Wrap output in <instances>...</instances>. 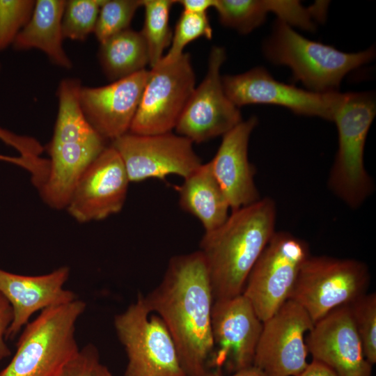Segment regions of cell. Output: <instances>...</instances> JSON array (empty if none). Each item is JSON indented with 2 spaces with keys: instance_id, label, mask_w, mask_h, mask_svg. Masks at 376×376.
<instances>
[{
  "instance_id": "9a60e30c",
  "label": "cell",
  "mask_w": 376,
  "mask_h": 376,
  "mask_svg": "<svg viewBox=\"0 0 376 376\" xmlns=\"http://www.w3.org/2000/svg\"><path fill=\"white\" fill-rule=\"evenodd\" d=\"M263 322L242 294L214 301L211 328L214 343L212 364L226 365L234 372L253 365Z\"/></svg>"
},
{
  "instance_id": "d6a6232c",
  "label": "cell",
  "mask_w": 376,
  "mask_h": 376,
  "mask_svg": "<svg viewBox=\"0 0 376 376\" xmlns=\"http://www.w3.org/2000/svg\"><path fill=\"white\" fill-rule=\"evenodd\" d=\"M13 318L12 307L0 293V361L11 355V350L6 343V336Z\"/></svg>"
},
{
  "instance_id": "8fae6325",
  "label": "cell",
  "mask_w": 376,
  "mask_h": 376,
  "mask_svg": "<svg viewBox=\"0 0 376 376\" xmlns=\"http://www.w3.org/2000/svg\"><path fill=\"white\" fill-rule=\"evenodd\" d=\"M313 324L300 305L288 299L263 322L253 365L267 376H299L308 364L304 335Z\"/></svg>"
},
{
  "instance_id": "7402d4cb",
  "label": "cell",
  "mask_w": 376,
  "mask_h": 376,
  "mask_svg": "<svg viewBox=\"0 0 376 376\" xmlns=\"http://www.w3.org/2000/svg\"><path fill=\"white\" fill-rule=\"evenodd\" d=\"M177 187L180 206L201 221L205 232L214 230L227 219L230 208L210 162L202 164Z\"/></svg>"
},
{
  "instance_id": "8d00e7d4",
  "label": "cell",
  "mask_w": 376,
  "mask_h": 376,
  "mask_svg": "<svg viewBox=\"0 0 376 376\" xmlns=\"http://www.w3.org/2000/svg\"><path fill=\"white\" fill-rule=\"evenodd\" d=\"M11 159H12V157H11L4 156V155H0V160L6 161V162H11Z\"/></svg>"
},
{
  "instance_id": "74e56055",
  "label": "cell",
  "mask_w": 376,
  "mask_h": 376,
  "mask_svg": "<svg viewBox=\"0 0 376 376\" xmlns=\"http://www.w3.org/2000/svg\"><path fill=\"white\" fill-rule=\"evenodd\" d=\"M0 68H1V66H0Z\"/></svg>"
},
{
  "instance_id": "52a82bcc",
  "label": "cell",
  "mask_w": 376,
  "mask_h": 376,
  "mask_svg": "<svg viewBox=\"0 0 376 376\" xmlns=\"http://www.w3.org/2000/svg\"><path fill=\"white\" fill-rule=\"evenodd\" d=\"M127 363L124 376H186L175 343L162 319L139 295L113 320Z\"/></svg>"
},
{
  "instance_id": "1f68e13d",
  "label": "cell",
  "mask_w": 376,
  "mask_h": 376,
  "mask_svg": "<svg viewBox=\"0 0 376 376\" xmlns=\"http://www.w3.org/2000/svg\"><path fill=\"white\" fill-rule=\"evenodd\" d=\"M0 139L17 150L22 157L32 155L38 147V142L34 138L17 135L1 127Z\"/></svg>"
},
{
  "instance_id": "d6986e66",
  "label": "cell",
  "mask_w": 376,
  "mask_h": 376,
  "mask_svg": "<svg viewBox=\"0 0 376 376\" xmlns=\"http://www.w3.org/2000/svg\"><path fill=\"white\" fill-rule=\"evenodd\" d=\"M257 123V118L251 116L225 134L217 153L210 161L232 211L260 198L254 182L255 171L248 158L249 138Z\"/></svg>"
},
{
  "instance_id": "5b68a950",
  "label": "cell",
  "mask_w": 376,
  "mask_h": 376,
  "mask_svg": "<svg viewBox=\"0 0 376 376\" xmlns=\"http://www.w3.org/2000/svg\"><path fill=\"white\" fill-rule=\"evenodd\" d=\"M376 113L371 92L341 93L333 120L338 148L329 176L332 192L352 208L360 206L373 191L363 162L365 143Z\"/></svg>"
},
{
  "instance_id": "3957f363",
  "label": "cell",
  "mask_w": 376,
  "mask_h": 376,
  "mask_svg": "<svg viewBox=\"0 0 376 376\" xmlns=\"http://www.w3.org/2000/svg\"><path fill=\"white\" fill-rule=\"evenodd\" d=\"M263 49L268 61L289 67L295 81L308 91L322 94L338 92L347 74L369 63L375 55L373 47L347 53L308 40L279 19Z\"/></svg>"
},
{
  "instance_id": "ac0fdd59",
  "label": "cell",
  "mask_w": 376,
  "mask_h": 376,
  "mask_svg": "<svg viewBox=\"0 0 376 376\" xmlns=\"http://www.w3.org/2000/svg\"><path fill=\"white\" fill-rule=\"evenodd\" d=\"M69 275L70 269L65 266L39 276L20 275L0 269V293L10 303L13 313L6 340L15 338L35 313L77 299L73 292L64 288Z\"/></svg>"
},
{
  "instance_id": "30bf717a",
  "label": "cell",
  "mask_w": 376,
  "mask_h": 376,
  "mask_svg": "<svg viewBox=\"0 0 376 376\" xmlns=\"http://www.w3.org/2000/svg\"><path fill=\"white\" fill-rule=\"evenodd\" d=\"M131 182L150 178L164 180L169 175L184 179L201 164L187 138L171 132L156 135H139L130 132L112 141Z\"/></svg>"
},
{
  "instance_id": "f546056e",
  "label": "cell",
  "mask_w": 376,
  "mask_h": 376,
  "mask_svg": "<svg viewBox=\"0 0 376 376\" xmlns=\"http://www.w3.org/2000/svg\"><path fill=\"white\" fill-rule=\"evenodd\" d=\"M34 0H0V52L10 45L30 20Z\"/></svg>"
},
{
  "instance_id": "83f0119b",
  "label": "cell",
  "mask_w": 376,
  "mask_h": 376,
  "mask_svg": "<svg viewBox=\"0 0 376 376\" xmlns=\"http://www.w3.org/2000/svg\"><path fill=\"white\" fill-rule=\"evenodd\" d=\"M368 361L376 363V295L366 293L348 304Z\"/></svg>"
},
{
  "instance_id": "44dd1931",
  "label": "cell",
  "mask_w": 376,
  "mask_h": 376,
  "mask_svg": "<svg viewBox=\"0 0 376 376\" xmlns=\"http://www.w3.org/2000/svg\"><path fill=\"white\" fill-rule=\"evenodd\" d=\"M66 1L37 0L31 17L16 37L15 50L37 49L57 66L70 69L72 63L63 47L62 19Z\"/></svg>"
},
{
  "instance_id": "4fadbf2b",
  "label": "cell",
  "mask_w": 376,
  "mask_h": 376,
  "mask_svg": "<svg viewBox=\"0 0 376 376\" xmlns=\"http://www.w3.org/2000/svg\"><path fill=\"white\" fill-rule=\"evenodd\" d=\"M224 91L237 107L266 104L285 107L296 114L332 121L341 93H317L274 79L263 67L221 77Z\"/></svg>"
},
{
  "instance_id": "ffe728a7",
  "label": "cell",
  "mask_w": 376,
  "mask_h": 376,
  "mask_svg": "<svg viewBox=\"0 0 376 376\" xmlns=\"http://www.w3.org/2000/svg\"><path fill=\"white\" fill-rule=\"evenodd\" d=\"M100 135L84 139H52L47 146L49 169L39 188L42 198L51 207L65 208L83 173L106 148Z\"/></svg>"
},
{
  "instance_id": "277c9868",
  "label": "cell",
  "mask_w": 376,
  "mask_h": 376,
  "mask_svg": "<svg viewBox=\"0 0 376 376\" xmlns=\"http://www.w3.org/2000/svg\"><path fill=\"white\" fill-rule=\"evenodd\" d=\"M86 307L76 299L40 311L22 329L16 352L0 376H61L79 350L75 327Z\"/></svg>"
},
{
  "instance_id": "2e32d148",
  "label": "cell",
  "mask_w": 376,
  "mask_h": 376,
  "mask_svg": "<svg viewBox=\"0 0 376 376\" xmlns=\"http://www.w3.org/2000/svg\"><path fill=\"white\" fill-rule=\"evenodd\" d=\"M146 69L98 87L81 86L79 103L85 118L104 140L129 132L149 77Z\"/></svg>"
},
{
  "instance_id": "d4e9b609",
  "label": "cell",
  "mask_w": 376,
  "mask_h": 376,
  "mask_svg": "<svg viewBox=\"0 0 376 376\" xmlns=\"http://www.w3.org/2000/svg\"><path fill=\"white\" fill-rule=\"evenodd\" d=\"M214 8L224 26L244 34L261 25L273 9L272 0H216Z\"/></svg>"
},
{
  "instance_id": "7c38bea8",
  "label": "cell",
  "mask_w": 376,
  "mask_h": 376,
  "mask_svg": "<svg viewBox=\"0 0 376 376\" xmlns=\"http://www.w3.org/2000/svg\"><path fill=\"white\" fill-rule=\"evenodd\" d=\"M226 58L223 47L212 48L207 74L194 88L175 125L177 134L193 143L224 136L242 121L238 107L223 88L220 69Z\"/></svg>"
},
{
  "instance_id": "484cf974",
  "label": "cell",
  "mask_w": 376,
  "mask_h": 376,
  "mask_svg": "<svg viewBox=\"0 0 376 376\" xmlns=\"http://www.w3.org/2000/svg\"><path fill=\"white\" fill-rule=\"evenodd\" d=\"M104 0L66 1L62 19L63 38L83 41L95 31Z\"/></svg>"
},
{
  "instance_id": "4316f807",
  "label": "cell",
  "mask_w": 376,
  "mask_h": 376,
  "mask_svg": "<svg viewBox=\"0 0 376 376\" xmlns=\"http://www.w3.org/2000/svg\"><path fill=\"white\" fill-rule=\"evenodd\" d=\"M143 0H104L94 33L100 43L129 29L132 18Z\"/></svg>"
},
{
  "instance_id": "e0dca14e",
  "label": "cell",
  "mask_w": 376,
  "mask_h": 376,
  "mask_svg": "<svg viewBox=\"0 0 376 376\" xmlns=\"http://www.w3.org/2000/svg\"><path fill=\"white\" fill-rule=\"evenodd\" d=\"M306 345L313 360L332 369L338 376H371L348 305L338 307L315 322Z\"/></svg>"
},
{
  "instance_id": "5bb4252c",
  "label": "cell",
  "mask_w": 376,
  "mask_h": 376,
  "mask_svg": "<svg viewBox=\"0 0 376 376\" xmlns=\"http://www.w3.org/2000/svg\"><path fill=\"white\" fill-rule=\"evenodd\" d=\"M130 182L119 154L106 147L79 179L65 209L80 223L106 219L122 210Z\"/></svg>"
},
{
  "instance_id": "4dcf8cb0",
  "label": "cell",
  "mask_w": 376,
  "mask_h": 376,
  "mask_svg": "<svg viewBox=\"0 0 376 376\" xmlns=\"http://www.w3.org/2000/svg\"><path fill=\"white\" fill-rule=\"evenodd\" d=\"M61 376H113L109 368L101 363L99 352L93 344L79 349L64 367Z\"/></svg>"
},
{
  "instance_id": "8992f818",
  "label": "cell",
  "mask_w": 376,
  "mask_h": 376,
  "mask_svg": "<svg viewBox=\"0 0 376 376\" xmlns=\"http://www.w3.org/2000/svg\"><path fill=\"white\" fill-rule=\"evenodd\" d=\"M369 281L368 266L360 260L309 256L299 269L289 299L300 305L315 323L365 295Z\"/></svg>"
},
{
  "instance_id": "603a6c76",
  "label": "cell",
  "mask_w": 376,
  "mask_h": 376,
  "mask_svg": "<svg viewBox=\"0 0 376 376\" xmlns=\"http://www.w3.org/2000/svg\"><path fill=\"white\" fill-rule=\"evenodd\" d=\"M98 56L104 74L112 81L144 70L149 64L141 32L130 29L100 43Z\"/></svg>"
},
{
  "instance_id": "6da1fadb",
  "label": "cell",
  "mask_w": 376,
  "mask_h": 376,
  "mask_svg": "<svg viewBox=\"0 0 376 376\" xmlns=\"http://www.w3.org/2000/svg\"><path fill=\"white\" fill-rule=\"evenodd\" d=\"M143 297L168 329L185 375L205 376L214 352V297L201 252L173 256L161 282Z\"/></svg>"
},
{
  "instance_id": "f1b7e54d",
  "label": "cell",
  "mask_w": 376,
  "mask_h": 376,
  "mask_svg": "<svg viewBox=\"0 0 376 376\" xmlns=\"http://www.w3.org/2000/svg\"><path fill=\"white\" fill-rule=\"evenodd\" d=\"M210 40L212 29L207 13H193L182 11L175 25L171 47L160 60L164 63L177 61L183 54L185 46L199 38Z\"/></svg>"
},
{
  "instance_id": "9c48e42d",
  "label": "cell",
  "mask_w": 376,
  "mask_h": 376,
  "mask_svg": "<svg viewBox=\"0 0 376 376\" xmlns=\"http://www.w3.org/2000/svg\"><path fill=\"white\" fill-rule=\"evenodd\" d=\"M194 88L195 75L188 53L170 63L159 61L150 70L129 132L139 135L171 132Z\"/></svg>"
},
{
  "instance_id": "d590c367",
  "label": "cell",
  "mask_w": 376,
  "mask_h": 376,
  "mask_svg": "<svg viewBox=\"0 0 376 376\" xmlns=\"http://www.w3.org/2000/svg\"><path fill=\"white\" fill-rule=\"evenodd\" d=\"M205 376H224L219 372L207 373ZM228 376H267L261 370L252 365L251 366L240 369L234 372L233 374Z\"/></svg>"
},
{
  "instance_id": "cb8c5ba5",
  "label": "cell",
  "mask_w": 376,
  "mask_h": 376,
  "mask_svg": "<svg viewBox=\"0 0 376 376\" xmlns=\"http://www.w3.org/2000/svg\"><path fill=\"white\" fill-rule=\"evenodd\" d=\"M174 3L173 0H143L145 17L140 32L147 46L151 68L160 61L164 49L171 45L173 35L169 18Z\"/></svg>"
},
{
  "instance_id": "7a4b0ae2",
  "label": "cell",
  "mask_w": 376,
  "mask_h": 376,
  "mask_svg": "<svg viewBox=\"0 0 376 376\" xmlns=\"http://www.w3.org/2000/svg\"><path fill=\"white\" fill-rule=\"evenodd\" d=\"M276 207L270 198L233 210L199 244L214 301L242 294L247 277L275 233Z\"/></svg>"
},
{
  "instance_id": "e575fe53",
  "label": "cell",
  "mask_w": 376,
  "mask_h": 376,
  "mask_svg": "<svg viewBox=\"0 0 376 376\" xmlns=\"http://www.w3.org/2000/svg\"><path fill=\"white\" fill-rule=\"evenodd\" d=\"M299 376H338L327 366L315 360L308 363L307 367Z\"/></svg>"
},
{
  "instance_id": "836d02e7",
  "label": "cell",
  "mask_w": 376,
  "mask_h": 376,
  "mask_svg": "<svg viewBox=\"0 0 376 376\" xmlns=\"http://www.w3.org/2000/svg\"><path fill=\"white\" fill-rule=\"evenodd\" d=\"M181 4L183 11L193 13H207L210 7H214L216 0H180L175 1Z\"/></svg>"
},
{
  "instance_id": "ba28073f",
  "label": "cell",
  "mask_w": 376,
  "mask_h": 376,
  "mask_svg": "<svg viewBox=\"0 0 376 376\" xmlns=\"http://www.w3.org/2000/svg\"><path fill=\"white\" fill-rule=\"evenodd\" d=\"M308 256L305 241L289 233L275 232L251 269L242 292L263 322L289 299Z\"/></svg>"
}]
</instances>
